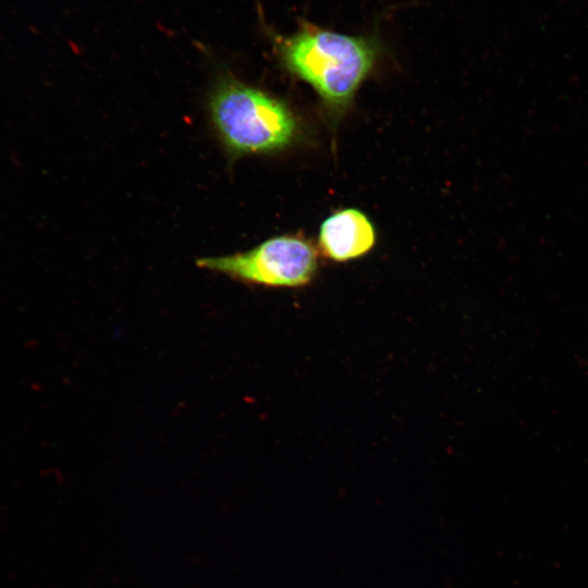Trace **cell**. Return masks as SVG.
Instances as JSON below:
<instances>
[{
    "label": "cell",
    "instance_id": "2",
    "mask_svg": "<svg viewBox=\"0 0 588 588\" xmlns=\"http://www.w3.org/2000/svg\"><path fill=\"white\" fill-rule=\"evenodd\" d=\"M210 112L232 154L278 151L297 135L296 119L282 101L231 77L223 78L215 89Z\"/></svg>",
    "mask_w": 588,
    "mask_h": 588
},
{
    "label": "cell",
    "instance_id": "1",
    "mask_svg": "<svg viewBox=\"0 0 588 588\" xmlns=\"http://www.w3.org/2000/svg\"><path fill=\"white\" fill-rule=\"evenodd\" d=\"M279 50L285 68L308 83L334 113L351 103L377 58L371 41L308 23L283 38Z\"/></svg>",
    "mask_w": 588,
    "mask_h": 588
},
{
    "label": "cell",
    "instance_id": "3",
    "mask_svg": "<svg viewBox=\"0 0 588 588\" xmlns=\"http://www.w3.org/2000/svg\"><path fill=\"white\" fill-rule=\"evenodd\" d=\"M197 266L246 284L299 287L315 278L318 254L313 243L302 236L280 235L246 252L200 258Z\"/></svg>",
    "mask_w": 588,
    "mask_h": 588
},
{
    "label": "cell",
    "instance_id": "4",
    "mask_svg": "<svg viewBox=\"0 0 588 588\" xmlns=\"http://www.w3.org/2000/svg\"><path fill=\"white\" fill-rule=\"evenodd\" d=\"M376 243L375 226L358 209L347 208L329 216L319 231V248L329 259L345 262L366 255Z\"/></svg>",
    "mask_w": 588,
    "mask_h": 588
}]
</instances>
